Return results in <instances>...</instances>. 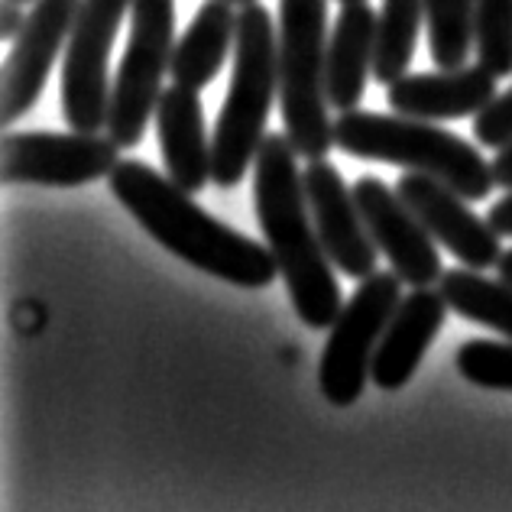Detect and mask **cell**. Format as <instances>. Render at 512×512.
<instances>
[{"instance_id": "6", "label": "cell", "mask_w": 512, "mask_h": 512, "mask_svg": "<svg viewBox=\"0 0 512 512\" xmlns=\"http://www.w3.org/2000/svg\"><path fill=\"white\" fill-rule=\"evenodd\" d=\"M175 0H133L130 39L111 88L107 137L120 150H133L146 137V124L163 98V78L172 72Z\"/></svg>"}, {"instance_id": "28", "label": "cell", "mask_w": 512, "mask_h": 512, "mask_svg": "<svg viewBox=\"0 0 512 512\" xmlns=\"http://www.w3.org/2000/svg\"><path fill=\"white\" fill-rule=\"evenodd\" d=\"M496 269H500V279L512 282V247L503 250V256H500V263H496Z\"/></svg>"}, {"instance_id": "12", "label": "cell", "mask_w": 512, "mask_h": 512, "mask_svg": "<svg viewBox=\"0 0 512 512\" xmlns=\"http://www.w3.org/2000/svg\"><path fill=\"white\" fill-rule=\"evenodd\" d=\"M302 175L315 231L334 269H341L350 279H367L370 273H376L380 247L373 244L354 188L344 185L338 166H331L328 159H308V169Z\"/></svg>"}, {"instance_id": "14", "label": "cell", "mask_w": 512, "mask_h": 512, "mask_svg": "<svg viewBox=\"0 0 512 512\" xmlns=\"http://www.w3.org/2000/svg\"><path fill=\"white\" fill-rule=\"evenodd\" d=\"M448 299L441 295V289L431 286H415L409 295H402V302L396 305L393 318L383 331V341L373 354L370 380L396 393L406 386L415 370H419L422 357L428 354L431 341L438 338V331L448 318Z\"/></svg>"}, {"instance_id": "31", "label": "cell", "mask_w": 512, "mask_h": 512, "mask_svg": "<svg viewBox=\"0 0 512 512\" xmlns=\"http://www.w3.org/2000/svg\"><path fill=\"white\" fill-rule=\"evenodd\" d=\"M341 4H357V0H341Z\"/></svg>"}, {"instance_id": "8", "label": "cell", "mask_w": 512, "mask_h": 512, "mask_svg": "<svg viewBox=\"0 0 512 512\" xmlns=\"http://www.w3.org/2000/svg\"><path fill=\"white\" fill-rule=\"evenodd\" d=\"M133 0H82L62 59V114L72 130L98 133L111 114V49Z\"/></svg>"}, {"instance_id": "4", "label": "cell", "mask_w": 512, "mask_h": 512, "mask_svg": "<svg viewBox=\"0 0 512 512\" xmlns=\"http://www.w3.org/2000/svg\"><path fill=\"white\" fill-rule=\"evenodd\" d=\"M334 146L354 159L393 163L409 172L435 175L467 201H483L493 192V163L467 140L435 127V120L406 114L341 111L334 120Z\"/></svg>"}, {"instance_id": "29", "label": "cell", "mask_w": 512, "mask_h": 512, "mask_svg": "<svg viewBox=\"0 0 512 512\" xmlns=\"http://www.w3.org/2000/svg\"><path fill=\"white\" fill-rule=\"evenodd\" d=\"M227 4H234V7H247V4H253V0H227Z\"/></svg>"}, {"instance_id": "11", "label": "cell", "mask_w": 512, "mask_h": 512, "mask_svg": "<svg viewBox=\"0 0 512 512\" xmlns=\"http://www.w3.org/2000/svg\"><path fill=\"white\" fill-rule=\"evenodd\" d=\"M354 198L373 244L393 263L406 286H431V282L441 279L444 269L438 240L428 234L419 214L406 205V198L396 188H389L376 175H363L354 182Z\"/></svg>"}, {"instance_id": "15", "label": "cell", "mask_w": 512, "mask_h": 512, "mask_svg": "<svg viewBox=\"0 0 512 512\" xmlns=\"http://www.w3.org/2000/svg\"><path fill=\"white\" fill-rule=\"evenodd\" d=\"M496 98V75L483 65H457V69L431 75H402L386 91L396 114L419 120H461L477 117Z\"/></svg>"}, {"instance_id": "16", "label": "cell", "mask_w": 512, "mask_h": 512, "mask_svg": "<svg viewBox=\"0 0 512 512\" xmlns=\"http://www.w3.org/2000/svg\"><path fill=\"white\" fill-rule=\"evenodd\" d=\"M159 153H163L166 175L185 192H201L211 182L214 153L205 130V111L195 88L172 85L163 91L156 107Z\"/></svg>"}, {"instance_id": "1", "label": "cell", "mask_w": 512, "mask_h": 512, "mask_svg": "<svg viewBox=\"0 0 512 512\" xmlns=\"http://www.w3.org/2000/svg\"><path fill=\"white\" fill-rule=\"evenodd\" d=\"M111 179V195L124 205L156 244H163L188 266L240 289H266L279 276V263L269 247L192 201V192L159 175L140 159H120Z\"/></svg>"}, {"instance_id": "9", "label": "cell", "mask_w": 512, "mask_h": 512, "mask_svg": "<svg viewBox=\"0 0 512 512\" xmlns=\"http://www.w3.org/2000/svg\"><path fill=\"white\" fill-rule=\"evenodd\" d=\"M4 172L7 185H49L75 188L107 179L120 163V146L111 137L72 130H20L4 133Z\"/></svg>"}, {"instance_id": "24", "label": "cell", "mask_w": 512, "mask_h": 512, "mask_svg": "<svg viewBox=\"0 0 512 512\" xmlns=\"http://www.w3.org/2000/svg\"><path fill=\"white\" fill-rule=\"evenodd\" d=\"M474 140L487 150H503L512 143V88L490 98V104L474 117Z\"/></svg>"}, {"instance_id": "10", "label": "cell", "mask_w": 512, "mask_h": 512, "mask_svg": "<svg viewBox=\"0 0 512 512\" xmlns=\"http://www.w3.org/2000/svg\"><path fill=\"white\" fill-rule=\"evenodd\" d=\"M82 0H36L26 13L23 30L10 43V56L0 75V120L17 124L43 98L49 72L69 43L75 13Z\"/></svg>"}, {"instance_id": "5", "label": "cell", "mask_w": 512, "mask_h": 512, "mask_svg": "<svg viewBox=\"0 0 512 512\" xmlns=\"http://www.w3.org/2000/svg\"><path fill=\"white\" fill-rule=\"evenodd\" d=\"M279 107L286 137L305 159L334 146L328 117V0H279Z\"/></svg>"}, {"instance_id": "2", "label": "cell", "mask_w": 512, "mask_h": 512, "mask_svg": "<svg viewBox=\"0 0 512 512\" xmlns=\"http://www.w3.org/2000/svg\"><path fill=\"white\" fill-rule=\"evenodd\" d=\"M295 146L286 133H266L253 163V205L256 221L279 263L286 292L308 328H331L341 315L344 299L334 279L321 237L315 231L312 208L305 195V175L295 166Z\"/></svg>"}, {"instance_id": "30", "label": "cell", "mask_w": 512, "mask_h": 512, "mask_svg": "<svg viewBox=\"0 0 512 512\" xmlns=\"http://www.w3.org/2000/svg\"><path fill=\"white\" fill-rule=\"evenodd\" d=\"M13 4H23V7H33L36 0H13Z\"/></svg>"}, {"instance_id": "19", "label": "cell", "mask_w": 512, "mask_h": 512, "mask_svg": "<svg viewBox=\"0 0 512 512\" xmlns=\"http://www.w3.org/2000/svg\"><path fill=\"white\" fill-rule=\"evenodd\" d=\"M441 295L448 299L451 312L461 318L500 331V338L512 341V282L487 279L480 269H448L438 279Z\"/></svg>"}, {"instance_id": "7", "label": "cell", "mask_w": 512, "mask_h": 512, "mask_svg": "<svg viewBox=\"0 0 512 512\" xmlns=\"http://www.w3.org/2000/svg\"><path fill=\"white\" fill-rule=\"evenodd\" d=\"M402 302V276L396 269H376L360 279L357 292L334 318L328 344L318 360V386L331 406L357 402L370 383L373 354L383 341V331Z\"/></svg>"}, {"instance_id": "27", "label": "cell", "mask_w": 512, "mask_h": 512, "mask_svg": "<svg viewBox=\"0 0 512 512\" xmlns=\"http://www.w3.org/2000/svg\"><path fill=\"white\" fill-rule=\"evenodd\" d=\"M493 179H496V185H500V188H512V143L503 146V150H496Z\"/></svg>"}, {"instance_id": "17", "label": "cell", "mask_w": 512, "mask_h": 512, "mask_svg": "<svg viewBox=\"0 0 512 512\" xmlns=\"http://www.w3.org/2000/svg\"><path fill=\"white\" fill-rule=\"evenodd\" d=\"M376 17L367 0L341 4L328 39V101L338 111H354L367 91L376 52Z\"/></svg>"}, {"instance_id": "20", "label": "cell", "mask_w": 512, "mask_h": 512, "mask_svg": "<svg viewBox=\"0 0 512 512\" xmlns=\"http://www.w3.org/2000/svg\"><path fill=\"white\" fill-rule=\"evenodd\" d=\"M422 26H428L425 0H383V10L376 17L373 82L389 88L396 78L409 72Z\"/></svg>"}, {"instance_id": "13", "label": "cell", "mask_w": 512, "mask_h": 512, "mask_svg": "<svg viewBox=\"0 0 512 512\" xmlns=\"http://www.w3.org/2000/svg\"><path fill=\"white\" fill-rule=\"evenodd\" d=\"M396 192L419 214L428 234L464 266L490 269L500 263L503 237L493 231L490 221L477 218V211L467 205V198L457 195L451 185H444L435 175L406 169V175H399Z\"/></svg>"}, {"instance_id": "18", "label": "cell", "mask_w": 512, "mask_h": 512, "mask_svg": "<svg viewBox=\"0 0 512 512\" xmlns=\"http://www.w3.org/2000/svg\"><path fill=\"white\" fill-rule=\"evenodd\" d=\"M237 43V13L227 0H208L195 13L172 52V82L185 88H208L221 75Z\"/></svg>"}, {"instance_id": "21", "label": "cell", "mask_w": 512, "mask_h": 512, "mask_svg": "<svg viewBox=\"0 0 512 512\" xmlns=\"http://www.w3.org/2000/svg\"><path fill=\"white\" fill-rule=\"evenodd\" d=\"M428 46L438 69L467 65L474 52V0H425Z\"/></svg>"}, {"instance_id": "3", "label": "cell", "mask_w": 512, "mask_h": 512, "mask_svg": "<svg viewBox=\"0 0 512 512\" xmlns=\"http://www.w3.org/2000/svg\"><path fill=\"white\" fill-rule=\"evenodd\" d=\"M279 33L269 10L253 0L237 13L234 72L211 137L218 188H237L266 140V120L279 98Z\"/></svg>"}, {"instance_id": "23", "label": "cell", "mask_w": 512, "mask_h": 512, "mask_svg": "<svg viewBox=\"0 0 512 512\" xmlns=\"http://www.w3.org/2000/svg\"><path fill=\"white\" fill-rule=\"evenodd\" d=\"M457 373L474 386L512 393V341H467L457 350Z\"/></svg>"}, {"instance_id": "26", "label": "cell", "mask_w": 512, "mask_h": 512, "mask_svg": "<svg viewBox=\"0 0 512 512\" xmlns=\"http://www.w3.org/2000/svg\"><path fill=\"white\" fill-rule=\"evenodd\" d=\"M487 221H490V227L500 237H512V188H509V195L506 198H500L496 205L490 208V214H487Z\"/></svg>"}, {"instance_id": "22", "label": "cell", "mask_w": 512, "mask_h": 512, "mask_svg": "<svg viewBox=\"0 0 512 512\" xmlns=\"http://www.w3.org/2000/svg\"><path fill=\"white\" fill-rule=\"evenodd\" d=\"M474 56L490 75H512V0H474Z\"/></svg>"}, {"instance_id": "25", "label": "cell", "mask_w": 512, "mask_h": 512, "mask_svg": "<svg viewBox=\"0 0 512 512\" xmlns=\"http://www.w3.org/2000/svg\"><path fill=\"white\" fill-rule=\"evenodd\" d=\"M23 23H26V17H23V4H13V0H4V7H0V39H17V33L23 30Z\"/></svg>"}]
</instances>
